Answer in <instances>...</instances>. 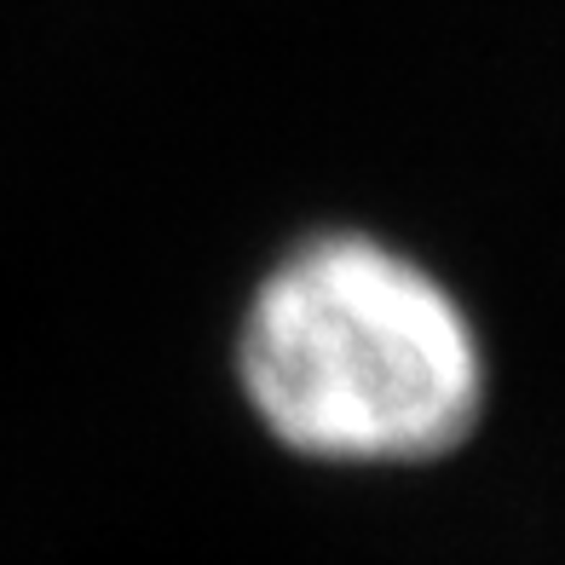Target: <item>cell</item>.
<instances>
[{"instance_id": "1", "label": "cell", "mask_w": 565, "mask_h": 565, "mask_svg": "<svg viewBox=\"0 0 565 565\" xmlns=\"http://www.w3.org/2000/svg\"><path fill=\"white\" fill-rule=\"evenodd\" d=\"M231 364L254 427L335 473L439 468L479 439L491 404L468 300L358 225L306 231L254 277Z\"/></svg>"}]
</instances>
